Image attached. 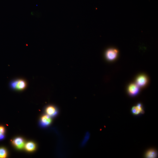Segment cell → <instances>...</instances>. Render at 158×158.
<instances>
[{"label": "cell", "instance_id": "3", "mask_svg": "<svg viewBox=\"0 0 158 158\" xmlns=\"http://www.w3.org/2000/svg\"><path fill=\"white\" fill-rule=\"evenodd\" d=\"M139 87L136 83H131L128 86L127 91L129 95L131 96L137 95L139 92Z\"/></svg>", "mask_w": 158, "mask_h": 158}, {"label": "cell", "instance_id": "2", "mask_svg": "<svg viewBox=\"0 0 158 158\" xmlns=\"http://www.w3.org/2000/svg\"><path fill=\"white\" fill-rule=\"evenodd\" d=\"M118 51L114 48H110L107 49L105 52L106 59L109 61L114 60L117 57Z\"/></svg>", "mask_w": 158, "mask_h": 158}, {"label": "cell", "instance_id": "9", "mask_svg": "<svg viewBox=\"0 0 158 158\" xmlns=\"http://www.w3.org/2000/svg\"><path fill=\"white\" fill-rule=\"evenodd\" d=\"M157 151L153 149H150L147 151L145 153V157L148 158H154L157 157Z\"/></svg>", "mask_w": 158, "mask_h": 158}, {"label": "cell", "instance_id": "10", "mask_svg": "<svg viewBox=\"0 0 158 158\" xmlns=\"http://www.w3.org/2000/svg\"><path fill=\"white\" fill-rule=\"evenodd\" d=\"M24 147L26 150L28 152H32L36 148V145L32 142H29L25 145Z\"/></svg>", "mask_w": 158, "mask_h": 158}, {"label": "cell", "instance_id": "13", "mask_svg": "<svg viewBox=\"0 0 158 158\" xmlns=\"http://www.w3.org/2000/svg\"><path fill=\"white\" fill-rule=\"evenodd\" d=\"M4 134L0 133V140H1L4 138Z\"/></svg>", "mask_w": 158, "mask_h": 158}, {"label": "cell", "instance_id": "1", "mask_svg": "<svg viewBox=\"0 0 158 158\" xmlns=\"http://www.w3.org/2000/svg\"><path fill=\"white\" fill-rule=\"evenodd\" d=\"M10 88L14 90L21 91L24 90L28 86L27 81L23 78H17L11 80L9 84Z\"/></svg>", "mask_w": 158, "mask_h": 158}, {"label": "cell", "instance_id": "7", "mask_svg": "<svg viewBox=\"0 0 158 158\" xmlns=\"http://www.w3.org/2000/svg\"><path fill=\"white\" fill-rule=\"evenodd\" d=\"M12 142L13 145L18 149H22L25 146L24 140L20 137H18L14 139Z\"/></svg>", "mask_w": 158, "mask_h": 158}, {"label": "cell", "instance_id": "4", "mask_svg": "<svg viewBox=\"0 0 158 158\" xmlns=\"http://www.w3.org/2000/svg\"><path fill=\"white\" fill-rule=\"evenodd\" d=\"M131 112L135 116H138L143 114L144 109L143 106L140 103H138L136 105L133 106L131 108Z\"/></svg>", "mask_w": 158, "mask_h": 158}, {"label": "cell", "instance_id": "12", "mask_svg": "<svg viewBox=\"0 0 158 158\" xmlns=\"http://www.w3.org/2000/svg\"><path fill=\"white\" fill-rule=\"evenodd\" d=\"M5 132V129L4 127L0 126V133L4 134Z\"/></svg>", "mask_w": 158, "mask_h": 158}, {"label": "cell", "instance_id": "8", "mask_svg": "<svg viewBox=\"0 0 158 158\" xmlns=\"http://www.w3.org/2000/svg\"><path fill=\"white\" fill-rule=\"evenodd\" d=\"M51 122L50 116L47 114L42 116L40 120V123L42 126L46 127L49 126Z\"/></svg>", "mask_w": 158, "mask_h": 158}, {"label": "cell", "instance_id": "6", "mask_svg": "<svg viewBox=\"0 0 158 158\" xmlns=\"http://www.w3.org/2000/svg\"><path fill=\"white\" fill-rule=\"evenodd\" d=\"M45 110L47 114L50 117L56 116L58 113L57 108L55 106L51 105L47 106Z\"/></svg>", "mask_w": 158, "mask_h": 158}, {"label": "cell", "instance_id": "11", "mask_svg": "<svg viewBox=\"0 0 158 158\" xmlns=\"http://www.w3.org/2000/svg\"><path fill=\"white\" fill-rule=\"evenodd\" d=\"M7 152L4 148H0V158H4L6 157Z\"/></svg>", "mask_w": 158, "mask_h": 158}, {"label": "cell", "instance_id": "5", "mask_svg": "<svg viewBox=\"0 0 158 158\" xmlns=\"http://www.w3.org/2000/svg\"><path fill=\"white\" fill-rule=\"evenodd\" d=\"M148 82L147 77L144 74L139 75L136 78V83L140 87L145 86Z\"/></svg>", "mask_w": 158, "mask_h": 158}]
</instances>
